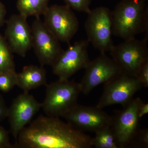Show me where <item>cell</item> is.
I'll use <instances>...</instances> for the list:
<instances>
[{
  "label": "cell",
  "mask_w": 148,
  "mask_h": 148,
  "mask_svg": "<svg viewBox=\"0 0 148 148\" xmlns=\"http://www.w3.org/2000/svg\"><path fill=\"white\" fill-rule=\"evenodd\" d=\"M92 138L58 117L40 116L20 132V148H90Z\"/></svg>",
  "instance_id": "cell-1"
},
{
  "label": "cell",
  "mask_w": 148,
  "mask_h": 148,
  "mask_svg": "<svg viewBox=\"0 0 148 148\" xmlns=\"http://www.w3.org/2000/svg\"><path fill=\"white\" fill-rule=\"evenodd\" d=\"M146 0H121L112 11V34L125 40L146 33L148 8Z\"/></svg>",
  "instance_id": "cell-2"
},
{
  "label": "cell",
  "mask_w": 148,
  "mask_h": 148,
  "mask_svg": "<svg viewBox=\"0 0 148 148\" xmlns=\"http://www.w3.org/2000/svg\"><path fill=\"white\" fill-rule=\"evenodd\" d=\"M42 108L47 116L61 117L77 104L81 92L79 83L69 79H60L47 84Z\"/></svg>",
  "instance_id": "cell-3"
},
{
  "label": "cell",
  "mask_w": 148,
  "mask_h": 148,
  "mask_svg": "<svg viewBox=\"0 0 148 148\" xmlns=\"http://www.w3.org/2000/svg\"><path fill=\"white\" fill-rule=\"evenodd\" d=\"M147 41L146 36L144 39L132 38L113 46L109 52L123 73L137 77L140 68L148 60Z\"/></svg>",
  "instance_id": "cell-4"
},
{
  "label": "cell",
  "mask_w": 148,
  "mask_h": 148,
  "mask_svg": "<svg viewBox=\"0 0 148 148\" xmlns=\"http://www.w3.org/2000/svg\"><path fill=\"white\" fill-rule=\"evenodd\" d=\"M84 27L88 42L101 53L110 51L114 44L112 11L109 8L99 7L90 10Z\"/></svg>",
  "instance_id": "cell-5"
},
{
  "label": "cell",
  "mask_w": 148,
  "mask_h": 148,
  "mask_svg": "<svg viewBox=\"0 0 148 148\" xmlns=\"http://www.w3.org/2000/svg\"><path fill=\"white\" fill-rule=\"evenodd\" d=\"M143 87L137 77L122 72L104 84L103 94L96 106L102 109L114 105L124 107Z\"/></svg>",
  "instance_id": "cell-6"
},
{
  "label": "cell",
  "mask_w": 148,
  "mask_h": 148,
  "mask_svg": "<svg viewBox=\"0 0 148 148\" xmlns=\"http://www.w3.org/2000/svg\"><path fill=\"white\" fill-rule=\"evenodd\" d=\"M142 101L139 97L132 99L112 117L110 127L119 148L132 147L140 129L138 110Z\"/></svg>",
  "instance_id": "cell-7"
},
{
  "label": "cell",
  "mask_w": 148,
  "mask_h": 148,
  "mask_svg": "<svg viewBox=\"0 0 148 148\" xmlns=\"http://www.w3.org/2000/svg\"><path fill=\"white\" fill-rule=\"evenodd\" d=\"M43 15L46 27L59 41L69 43L78 32V18L72 9L66 5L48 6Z\"/></svg>",
  "instance_id": "cell-8"
},
{
  "label": "cell",
  "mask_w": 148,
  "mask_h": 148,
  "mask_svg": "<svg viewBox=\"0 0 148 148\" xmlns=\"http://www.w3.org/2000/svg\"><path fill=\"white\" fill-rule=\"evenodd\" d=\"M32 48L42 66H52L63 52L59 41L46 27L40 17H36L32 27Z\"/></svg>",
  "instance_id": "cell-9"
},
{
  "label": "cell",
  "mask_w": 148,
  "mask_h": 148,
  "mask_svg": "<svg viewBox=\"0 0 148 148\" xmlns=\"http://www.w3.org/2000/svg\"><path fill=\"white\" fill-rule=\"evenodd\" d=\"M84 69V75L79 83L81 92L85 95L122 73L115 61L106 53H101L97 58L90 61Z\"/></svg>",
  "instance_id": "cell-10"
},
{
  "label": "cell",
  "mask_w": 148,
  "mask_h": 148,
  "mask_svg": "<svg viewBox=\"0 0 148 148\" xmlns=\"http://www.w3.org/2000/svg\"><path fill=\"white\" fill-rule=\"evenodd\" d=\"M89 43L87 40H80L64 50L51 66L53 74L58 79H69L79 70L84 69L90 61L88 51Z\"/></svg>",
  "instance_id": "cell-11"
},
{
  "label": "cell",
  "mask_w": 148,
  "mask_h": 148,
  "mask_svg": "<svg viewBox=\"0 0 148 148\" xmlns=\"http://www.w3.org/2000/svg\"><path fill=\"white\" fill-rule=\"evenodd\" d=\"M62 117L75 129L94 132L110 125L112 120V116L96 106H84L77 103Z\"/></svg>",
  "instance_id": "cell-12"
},
{
  "label": "cell",
  "mask_w": 148,
  "mask_h": 148,
  "mask_svg": "<svg viewBox=\"0 0 148 148\" xmlns=\"http://www.w3.org/2000/svg\"><path fill=\"white\" fill-rule=\"evenodd\" d=\"M41 108L42 103L29 92H24L14 98L8 108L7 117L10 132L15 140Z\"/></svg>",
  "instance_id": "cell-13"
},
{
  "label": "cell",
  "mask_w": 148,
  "mask_h": 148,
  "mask_svg": "<svg viewBox=\"0 0 148 148\" xmlns=\"http://www.w3.org/2000/svg\"><path fill=\"white\" fill-rule=\"evenodd\" d=\"M27 18L19 14L12 15L6 21L4 38L12 52L22 57L32 48V28Z\"/></svg>",
  "instance_id": "cell-14"
},
{
  "label": "cell",
  "mask_w": 148,
  "mask_h": 148,
  "mask_svg": "<svg viewBox=\"0 0 148 148\" xmlns=\"http://www.w3.org/2000/svg\"><path fill=\"white\" fill-rule=\"evenodd\" d=\"M16 86L24 92L47 84L46 72L42 67L29 65L24 66L16 74Z\"/></svg>",
  "instance_id": "cell-15"
},
{
  "label": "cell",
  "mask_w": 148,
  "mask_h": 148,
  "mask_svg": "<svg viewBox=\"0 0 148 148\" xmlns=\"http://www.w3.org/2000/svg\"><path fill=\"white\" fill-rule=\"evenodd\" d=\"M49 0H17L16 8L19 14L29 16L40 17L43 15L48 7Z\"/></svg>",
  "instance_id": "cell-16"
},
{
  "label": "cell",
  "mask_w": 148,
  "mask_h": 148,
  "mask_svg": "<svg viewBox=\"0 0 148 148\" xmlns=\"http://www.w3.org/2000/svg\"><path fill=\"white\" fill-rule=\"evenodd\" d=\"M92 138V147L96 148H119L110 125L102 127L95 131Z\"/></svg>",
  "instance_id": "cell-17"
},
{
  "label": "cell",
  "mask_w": 148,
  "mask_h": 148,
  "mask_svg": "<svg viewBox=\"0 0 148 148\" xmlns=\"http://www.w3.org/2000/svg\"><path fill=\"white\" fill-rule=\"evenodd\" d=\"M13 53L5 38L0 34V73H16Z\"/></svg>",
  "instance_id": "cell-18"
},
{
  "label": "cell",
  "mask_w": 148,
  "mask_h": 148,
  "mask_svg": "<svg viewBox=\"0 0 148 148\" xmlns=\"http://www.w3.org/2000/svg\"><path fill=\"white\" fill-rule=\"evenodd\" d=\"M16 72L0 73V91L8 92L16 86Z\"/></svg>",
  "instance_id": "cell-19"
},
{
  "label": "cell",
  "mask_w": 148,
  "mask_h": 148,
  "mask_svg": "<svg viewBox=\"0 0 148 148\" xmlns=\"http://www.w3.org/2000/svg\"><path fill=\"white\" fill-rule=\"evenodd\" d=\"M66 5L72 9L87 13L90 11V5L91 0H63Z\"/></svg>",
  "instance_id": "cell-20"
},
{
  "label": "cell",
  "mask_w": 148,
  "mask_h": 148,
  "mask_svg": "<svg viewBox=\"0 0 148 148\" xmlns=\"http://www.w3.org/2000/svg\"><path fill=\"white\" fill-rule=\"evenodd\" d=\"M132 147H148V129L140 128L133 144Z\"/></svg>",
  "instance_id": "cell-21"
},
{
  "label": "cell",
  "mask_w": 148,
  "mask_h": 148,
  "mask_svg": "<svg viewBox=\"0 0 148 148\" xmlns=\"http://www.w3.org/2000/svg\"><path fill=\"white\" fill-rule=\"evenodd\" d=\"M16 148L15 145L10 143L8 131L0 125V148Z\"/></svg>",
  "instance_id": "cell-22"
},
{
  "label": "cell",
  "mask_w": 148,
  "mask_h": 148,
  "mask_svg": "<svg viewBox=\"0 0 148 148\" xmlns=\"http://www.w3.org/2000/svg\"><path fill=\"white\" fill-rule=\"evenodd\" d=\"M137 77L142 83L143 87H148V60L140 68Z\"/></svg>",
  "instance_id": "cell-23"
},
{
  "label": "cell",
  "mask_w": 148,
  "mask_h": 148,
  "mask_svg": "<svg viewBox=\"0 0 148 148\" xmlns=\"http://www.w3.org/2000/svg\"><path fill=\"white\" fill-rule=\"evenodd\" d=\"M8 109L3 97L0 94V122L7 117Z\"/></svg>",
  "instance_id": "cell-24"
},
{
  "label": "cell",
  "mask_w": 148,
  "mask_h": 148,
  "mask_svg": "<svg viewBox=\"0 0 148 148\" xmlns=\"http://www.w3.org/2000/svg\"><path fill=\"white\" fill-rule=\"evenodd\" d=\"M148 113V103H145L142 101L138 107V114L139 118L141 119Z\"/></svg>",
  "instance_id": "cell-25"
},
{
  "label": "cell",
  "mask_w": 148,
  "mask_h": 148,
  "mask_svg": "<svg viewBox=\"0 0 148 148\" xmlns=\"http://www.w3.org/2000/svg\"><path fill=\"white\" fill-rule=\"evenodd\" d=\"M6 10L5 6L0 0V27H2L6 22Z\"/></svg>",
  "instance_id": "cell-26"
}]
</instances>
